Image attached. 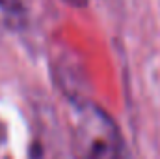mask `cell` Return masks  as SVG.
Segmentation results:
<instances>
[{"instance_id":"cell-1","label":"cell","mask_w":160,"mask_h":159,"mask_svg":"<svg viewBox=\"0 0 160 159\" xmlns=\"http://www.w3.org/2000/svg\"><path fill=\"white\" fill-rule=\"evenodd\" d=\"M69 127L71 150L77 159H132L119 125L97 103L75 101Z\"/></svg>"},{"instance_id":"cell-2","label":"cell","mask_w":160,"mask_h":159,"mask_svg":"<svg viewBox=\"0 0 160 159\" xmlns=\"http://www.w3.org/2000/svg\"><path fill=\"white\" fill-rule=\"evenodd\" d=\"M69 6H73V8H84L86 4H88V0H65Z\"/></svg>"}]
</instances>
